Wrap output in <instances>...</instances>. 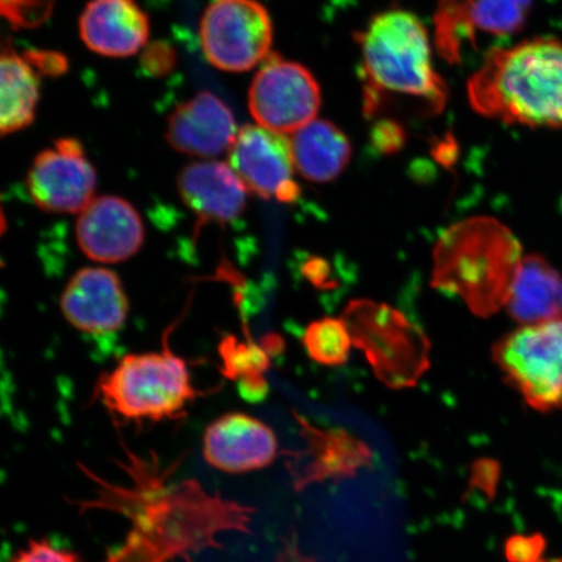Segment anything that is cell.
I'll use <instances>...</instances> for the list:
<instances>
[{"instance_id":"obj_1","label":"cell","mask_w":562,"mask_h":562,"mask_svg":"<svg viewBox=\"0 0 562 562\" xmlns=\"http://www.w3.org/2000/svg\"><path fill=\"white\" fill-rule=\"evenodd\" d=\"M126 461L119 462L125 484H114L90 473L93 496L77 503L81 512L108 510L128 519L124 543L101 562H170L189 552L221 548L224 532H250L257 512L220 492L210 494L199 481L172 482L173 468L124 448Z\"/></svg>"},{"instance_id":"obj_2","label":"cell","mask_w":562,"mask_h":562,"mask_svg":"<svg viewBox=\"0 0 562 562\" xmlns=\"http://www.w3.org/2000/svg\"><path fill=\"white\" fill-rule=\"evenodd\" d=\"M468 97L482 116L562 131V42L540 37L491 50L470 77Z\"/></svg>"},{"instance_id":"obj_3","label":"cell","mask_w":562,"mask_h":562,"mask_svg":"<svg viewBox=\"0 0 562 562\" xmlns=\"http://www.w3.org/2000/svg\"><path fill=\"white\" fill-rule=\"evenodd\" d=\"M522 246L494 217H472L449 227L434 250L432 286L460 297L487 318L507 306Z\"/></svg>"},{"instance_id":"obj_4","label":"cell","mask_w":562,"mask_h":562,"mask_svg":"<svg viewBox=\"0 0 562 562\" xmlns=\"http://www.w3.org/2000/svg\"><path fill=\"white\" fill-rule=\"evenodd\" d=\"M362 53L364 114L392 95L424 102L432 114L446 108L447 82L432 67L431 44L417 16L403 10L379 13L357 34Z\"/></svg>"},{"instance_id":"obj_5","label":"cell","mask_w":562,"mask_h":562,"mask_svg":"<svg viewBox=\"0 0 562 562\" xmlns=\"http://www.w3.org/2000/svg\"><path fill=\"white\" fill-rule=\"evenodd\" d=\"M196 395L187 362L168 348L125 356L95 386V397L114 416L137 422L179 418Z\"/></svg>"},{"instance_id":"obj_6","label":"cell","mask_w":562,"mask_h":562,"mask_svg":"<svg viewBox=\"0 0 562 562\" xmlns=\"http://www.w3.org/2000/svg\"><path fill=\"white\" fill-rule=\"evenodd\" d=\"M341 319L353 346L367 356L379 381L391 389L416 385L430 368V340L396 308L356 300L348 304Z\"/></svg>"},{"instance_id":"obj_7","label":"cell","mask_w":562,"mask_h":562,"mask_svg":"<svg viewBox=\"0 0 562 562\" xmlns=\"http://www.w3.org/2000/svg\"><path fill=\"white\" fill-rule=\"evenodd\" d=\"M492 358L532 409L562 407V315L521 326L502 337Z\"/></svg>"},{"instance_id":"obj_8","label":"cell","mask_w":562,"mask_h":562,"mask_svg":"<svg viewBox=\"0 0 562 562\" xmlns=\"http://www.w3.org/2000/svg\"><path fill=\"white\" fill-rule=\"evenodd\" d=\"M272 21L257 0H215L201 20L206 59L224 72H246L269 58Z\"/></svg>"},{"instance_id":"obj_9","label":"cell","mask_w":562,"mask_h":562,"mask_svg":"<svg viewBox=\"0 0 562 562\" xmlns=\"http://www.w3.org/2000/svg\"><path fill=\"white\" fill-rule=\"evenodd\" d=\"M321 103V88L311 70L276 54L265 60L249 91L252 117L280 133H294L315 121Z\"/></svg>"},{"instance_id":"obj_10","label":"cell","mask_w":562,"mask_h":562,"mask_svg":"<svg viewBox=\"0 0 562 562\" xmlns=\"http://www.w3.org/2000/svg\"><path fill=\"white\" fill-rule=\"evenodd\" d=\"M26 187L41 210L80 214L94 200L97 173L79 140L60 138L34 158Z\"/></svg>"},{"instance_id":"obj_11","label":"cell","mask_w":562,"mask_h":562,"mask_svg":"<svg viewBox=\"0 0 562 562\" xmlns=\"http://www.w3.org/2000/svg\"><path fill=\"white\" fill-rule=\"evenodd\" d=\"M228 165L248 192L261 199L284 203L300 199L292 143L285 133L245 125L228 150Z\"/></svg>"},{"instance_id":"obj_12","label":"cell","mask_w":562,"mask_h":562,"mask_svg":"<svg viewBox=\"0 0 562 562\" xmlns=\"http://www.w3.org/2000/svg\"><path fill=\"white\" fill-rule=\"evenodd\" d=\"M76 238L91 261L119 263L140 249L145 241V227L137 210L128 201L102 195L79 214Z\"/></svg>"},{"instance_id":"obj_13","label":"cell","mask_w":562,"mask_h":562,"mask_svg":"<svg viewBox=\"0 0 562 562\" xmlns=\"http://www.w3.org/2000/svg\"><path fill=\"white\" fill-rule=\"evenodd\" d=\"M279 451L277 435L255 417L228 413L215 419L203 435V459L228 474L270 467Z\"/></svg>"},{"instance_id":"obj_14","label":"cell","mask_w":562,"mask_h":562,"mask_svg":"<svg viewBox=\"0 0 562 562\" xmlns=\"http://www.w3.org/2000/svg\"><path fill=\"white\" fill-rule=\"evenodd\" d=\"M60 305L70 325L87 334L117 331L130 311L121 279L101 267L77 271L61 294Z\"/></svg>"},{"instance_id":"obj_15","label":"cell","mask_w":562,"mask_h":562,"mask_svg":"<svg viewBox=\"0 0 562 562\" xmlns=\"http://www.w3.org/2000/svg\"><path fill=\"white\" fill-rule=\"evenodd\" d=\"M237 133L232 111L209 91L180 104L168 117V144L191 157L221 156L234 145Z\"/></svg>"},{"instance_id":"obj_16","label":"cell","mask_w":562,"mask_h":562,"mask_svg":"<svg viewBox=\"0 0 562 562\" xmlns=\"http://www.w3.org/2000/svg\"><path fill=\"white\" fill-rule=\"evenodd\" d=\"M306 441L305 451L292 467L293 484L304 490L311 484L353 476L369 465L371 452L360 439L340 428H319L296 416Z\"/></svg>"},{"instance_id":"obj_17","label":"cell","mask_w":562,"mask_h":562,"mask_svg":"<svg viewBox=\"0 0 562 562\" xmlns=\"http://www.w3.org/2000/svg\"><path fill=\"white\" fill-rule=\"evenodd\" d=\"M182 202L205 224H226L237 220L246 206L248 189L231 166L217 160L195 161L182 170L178 178Z\"/></svg>"},{"instance_id":"obj_18","label":"cell","mask_w":562,"mask_h":562,"mask_svg":"<svg viewBox=\"0 0 562 562\" xmlns=\"http://www.w3.org/2000/svg\"><path fill=\"white\" fill-rule=\"evenodd\" d=\"M80 35L89 50L125 58L149 38V19L136 0H90L81 13Z\"/></svg>"},{"instance_id":"obj_19","label":"cell","mask_w":562,"mask_h":562,"mask_svg":"<svg viewBox=\"0 0 562 562\" xmlns=\"http://www.w3.org/2000/svg\"><path fill=\"white\" fill-rule=\"evenodd\" d=\"M507 307L512 318L522 326L558 318L562 315L561 273L543 257H524Z\"/></svg>"},{"instance_id":"obj_20","label":"cell","mask_w":562,"mask_h":562,"mask_svg":"<svg viewBox=\"0 0 562 562\" xmlns=\"http://www.w3.org/2000/svg\"><path fill=\"white\" fill-rule=\"evenodd\" d=\"M294 166L306 180L333 181L346 170L351 145L333 123L318 121L302 126L291 138Z\"/></svg>"},{"instance_id":"obj_21","label":"cell","mask_w":562,"mask_h":562,"mask_svg":"<svg viewBox=\"0 0 562 562\" xmlns=\"http://www.w3.org/2000/svg\"><path fill=\"white\" fill-rule=\"evenodd\" d=\"M2 110L0 128L2 135L15 133L30 126L35 116L40 100L37 72L12 48L2 54Z\"/></svg>"},{"instance_id":"obj_22","label":"cell","mask_w":562,"mask_h":562,"mask_svg":"<svg viewBox=\"0 0 562 562\" xmlns=\"http://www.w3.org/2000/svg\"><path fill=\"white\" fill-rule=\"evenodd\" d=\"M533 0H463L470 27L496 37L521 32Z\"/></svg>"},{"instance_id":"obj_23","label":"cell","mask_w":562,"mask_h":562,"mask_svg":"<svg viewBox=\"0 0 562 562\" xmlns=\"http://www.w3.org/2000/svg\"><path fill=\"white\" fill-rule=\"evenodd\" d=\"M305 349L315 362L326 367H339L347 362L351 344L346 323L342 319L323 318L315 321L304 334Z\"/></svg>"},{"instance_id":"obj_24","label":"cell","mask_w":562,"mask_h":562,"mask_svg":"<svg viewBox=\"0 0 562 562\" xmlns=\"http://www.w3.org/2000/svg\"><path fill=\"white\" fill-rule=\"evenodd\" d=\"M11 562H80L76 553L59 550L45 539L30 540Z\"/></svg>"},{"instance_id":"obj_25","label":"cell","mask_w":562,"mask_h":562,"mask_svg":"<svg viewBox=\"0 0 562 562\" xmlns=\"http://www.w3.org/2000/svg\"><path fill=\"white\" fill-rule=\"evenodd\" d=\"M546 540L539 533L536 536L512 537L505 544V557L508 562H543Z\"/></svg>"},{"instance_id":"obj_26","label":"cell","mask_w":562,"mask_h":562,"mask_svg":"<svg viewBox=\"0 0 562 562\" xmlns=\"http://www.w3.org/2000/svg\"><path fill=\"white\" fill-rule=\"evenodd\" d=\"M24 59L40 74L59 76L65 74L68 61L65 55L54 52H27Z\"/></svg>"},{"instance_id":"obj_27","label":"cell","mask_w":562,"mask_h":562,"mask_svg":"<svg viewBox=\"0 0 562 562\" xmlns=\"http://www.w3.org/2000/svg\"><path fill=\"white\" fill-rule=\"evenodd\" d=\"M175 53L164 44L149 47L143 58V65L147 72L154 75L166 74L173 66Z\"/></svg>"},{"instance_id":"obj_28","label":"cell","mask_w":562,"mask_h":562,"mask_svg":"<svg viewBox=\"0 0 562 562\" xmlns=\"http://www.w3.org/2000/svg\"><path fill=\"white\" fill-rule=\"evenodd\" d=\"M374 144L383 153H393L404 144V132L395 123H384L374 132Z\"/></svg>"},{"instance_id":"obj_29","label":"cell","mask_w":562,"mask_h":562,"mask_svg":"<svg viewBox=\"0 0 562 562\" xmlns=\"http://www.w3.org/2000/svg\"><path fill=\"white\" fill-rule=\"evenodd\" d=\"M311 560L306 559L304 554H302L297 548L296 540H290V543H286L284 547V551L280 553L279 559L276 562H308Z\"/></svg>"},{"instance_id":"obj_30","label":"cell","mask_w":562,"mask_h":562,"mask_svg":"<svg viewBox=\"0 0 562 562\" xmlns=\"http://www.w3.org/2000/svg\"><path fill=\"white\" fill-rule=\"evenodd\" d=\"M543 562H562V559L553 560V561H543Z\"/></svg>"}]
</instances>
